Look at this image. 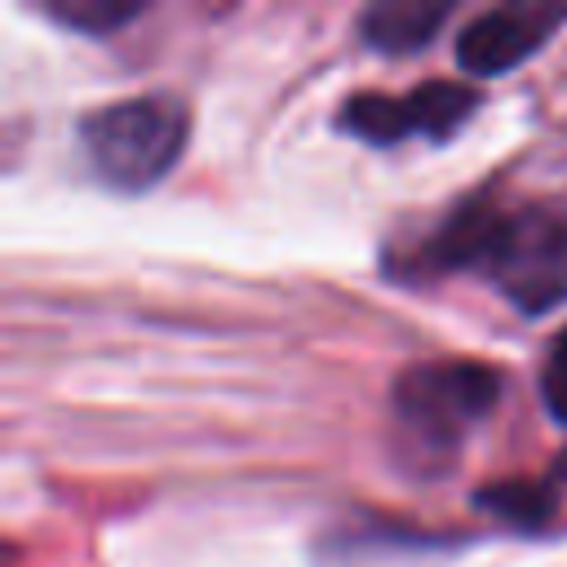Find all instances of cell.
I'll list each match as a JSON object with an SVG mask.
<instances>
[{
	"mask_svg": "<svg viewBox=\"0 0 567 567\" xmlns=\"http://www.w3.org/2000/svg\"><path fill=\"white\" fill-rule=\"evenodd\" d=\"M434 270H474L523 315H545L567 301V199L518 208L465 204L425 244Z\"/></svg>",
	"mask_w": 567,
	"mask_h": 567,
	"instance_id": "obj_1",
	"label": "cell"
},
{
	"mask_svg": "<svg viewBox=\"0 0 567 567\" xmlns=\"http://www.w3.org/2000/svg\"><path fill=\"white\" fill-rule=\"evenodd\" d=\"M190 111L173 93H142L97 106L80 120V151L111 190H151L182 159Z\"/></svg>",
	"mask_w": 567,
	"mask_h": 567,
	"instance_id": "obj_2",
	"label": "cell"
},
{
	"mask_svg": "<svg viewBox=\"0 0 567 567\" xmlns=\"http://www.w3.org/2000/svg\"><path fill=\"white\" fill-rule=\"evenodd\" d=\"M501 399V372L478 359H430L412 363L394 385L399 421L425 447H456Z\"/></svg>",
	"mask_w": 567,
	"mask_h": 567,
	"instance_id": "obj_3",
	"label": "cell"
},
{
	"mask_svg": "<svg viewBox=\"0 0 567 567\" xmlns=\"http://www.w3.org/2000/svg\"><path fill=\"white\" fill-rule=\"evenodd\" d=\"M478 106V93L456 84V80H425L403 97L390 93H354L341 106V128L372 142V146H394L412 133L421 137H452Z\"/></svg>",
	"mask_w": 567,
	"mask_h": 567,
	"instance_id": "obj_4",
	"label": "cell"
},
{
	"mask_svg": "<svg viewBox=\"0 0 567 567\" xmlns=\"http://www.w3.org/2000/svg\"><path fill=\"white\" fill-rule=\"evenodd\" d=\"M567 22L563 4H501L470 18L456 35V62L470 75H505L527 62L558 27Z\"/></svg>",
	"mask_w": 567,
	"mask_h": 567,
	"instance_id": "obj_5",
	"label": "cell"
},
{
	"mask_svg": "<svg viewBox=\"0 0 567 567\" xmlns=\"http://www.w3.org/2000/svg\"><path fill=\"white\" fill-rule=\"evenodd\" d=\"M452 4L430 0H381L359 13V40L377 53H416L447 22Z\"/></svg>",
	"mask_w": 567,
	"mask_h": 567,
	"instance_id": "obj_6",
	"label": "cell"
},
{
	"mask_svg": "<svg viewBox=\"0 0 567 567\" xmlns=\"http://www.w3.org/2000/svg\"><path fill=\"white\" fill-rule=\"evenodd\" d=\"M146 0H40V13L80 35H111L142 18Z\"/></svg>",
	"mask_w": 567,
	"mask_h": 567,
	"instance_id": "obj_7",
	"label": "cell"
},
{
	"mask_svg": "<svg viewBox=\"0 0 567 567\" xmlns=\"http://www.w3.org/2000/svg\"><path fill=\"white\" fill-rule=\"evenodd\" d=\"M478 505L501 514L505 523L514 527H540L549 514H554V492L549 487H536L527 478H514V483H496V487H483L478 492Z\"/></svg>",
	"mask_w": 567,
	"mask_h": 567,
	"instance_id": "obj_8",
	"label": "cell"
},
{
	"mask_svg": "<svg viewBox=\"0 0 567 567\" xmlns=\"http://www.w3.org/2000/svg\"><path fill=\"white\" fill-rule=\"evenodd\" d=\"M540 399H545V412L567 425V328L554 337L545 363H540Z\"/></svg>",
	"mask_w": 567,
	"mask_h": 567,
	"instance_id": "obj_9",
	"label": "cell"
}]
</instances>
